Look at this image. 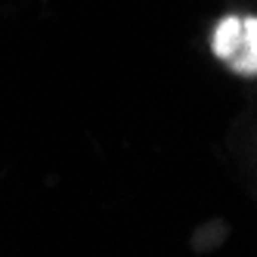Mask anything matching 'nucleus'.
Listing matches in <instances>:
<instances>
[{
  "instance_id": "f03ea898",
  "label": "nucleus",
  "mask_w": 257,
  "mask_h": 257,
  "mask_svg": "<svg viewBox=\"0 0 257 257\" xmlns=\"http://www.w3.org/2000/svg\"><path fill=\"white\" fill-rule=\"evenodd\" d=\"M238 41H242V19H238V16H226V19H220V25L214 28V53H217V56L226 62L235 53Z\"/></svg>"
},
{
  "instance_id": "f257e3e1",
  "label": "nucleus",
  "mask_w": 257,
  "mask_h": 257,
  "mask_svg": "<svg viewBox=\"0 0 257 257\" xmlns=\"http://www.w3.org/2000/svg\"><path fill=\"white\" fill-rule=\"evenodd\" d=\"M232 71L238 75H257V19H242V41H238L235 53L226 59Z\"/></svg>"
}]
</instances>
